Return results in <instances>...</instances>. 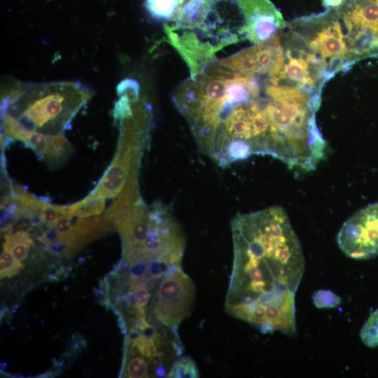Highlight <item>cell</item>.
Here are the masks:
<instances>
[{
    "label": "cell",
    "instance_id": "1",
    "mask_svg": "<svg viewBox=\"0 0 378 378\" xmlns=\"http://www.w3.org/2000/svg\"><path fill=\"white\" fill-rule=\"evenodd\" d=\"M234 259L225 309L263 333H296L295 294L305 261L284 209L270 206L232 220Z\"/></svg>",
    "mask_w": 378,
    "mask_h": 378
},
{
    "label": "cell",
    "instance_id": "2",
    "mask_svg": "<svg viewBox=\"0 0 378 378\" xmlns=\"http://www.w3.org/2000/svg\"><path fill=\"white\" fill-rule=\"evenodd\" d=\"M286 24L269 0H189L164 31L193 77L224 48L245 40L259 43Z\"/></svg>",
    "mask_w": 378,
    "mask_h": 378
},
{
    "label": "cell",
    "instance_id": "3",
    "mask_svg": "<svg viewBox=\"0 0 378 378\" xmlns=\"http://www.w3.org/2000/svg\"><path fill=\"white\" fill-rule=\"evenodd\" d=\"M92 95L76 82L24 84L4 99L3 114L11 115L27 130L59 134Z\"/></svg>",
    "mask_w": 378,
    "mask_h": 378
},
{
    "label": "cell",
    "instance_id": "4",
    "mask_svg": "<svg viewBox=\"0 0 378 378\" xmlns=\"http://www.w3.org/2000/svg\"><path fill=\"white\" fill-rule=\"evenodd\" d=\"M150 118V109L144 101H132L131 111L119 119L121 122L120 135L114 159L93 194L111 198L120 192L135 160L141 158Z\"/></svg>",
    "mask_w": 378,
    "mask_h": 378
},
{
    "label": "cell",
    "instance_id": "5",
    "mask_svg": "<svg viewBox=\"0 0 378 378\" xmlns=\"http://www.w3.org/2000/svg\"><path fill=\"white\" fill-rule=\"evenodd\" d=\"M337 9L297 20L294 23L308 30L295 32L303 40L308 52L314 53L324 64L328 79L348 65L349 47ZM305 50V49H304Z\"/></svg>",
    "mask_w": 378,
    "mask_h": 378
},
{
    "label": "cell",
    "instance_id": "6",
    "mask_svg": "<svg viewBox=\"0 0 378 378\" xmlns=\"http://www.w3.org/2000/svg\"><path fill=\"white\" fill-rule=\"evenodd\" d=\"M195 286L181 265L174 268L163 279L153 302V314L157 322L169 328L178 329L192 312Z\"/></svg>",
    "mask_w": 378,
    "mask_h": 378
},
{
    "label": "cell",
    "instance_id": "7",
    "mask_svg": "<svg viewBox=\"0 0 378 378\" xmlns=\"http://www.w3.org/2000/svg\"><path fill=\"white\" fill-rule=\"evenodd\" d=\"M341 251L348 257L366 260L378 255V202L355 212L337 236Z\"/></svg>",
    "mask_w": 378,
    "mask_h": 378
},
{
    "label": "cell",
    "instance_id": "8",
    "mask_svg": "<svg viewBox=\"0 0 378 378\" xmlns=\"http://www.w3.org/2000/svg\"><path fill=\"white\" fill-rule=\"evenodd\" d=\"M284 53L278 34L241 50L227 58L218 59L227 68L246 76L275 77L284 63Z\"/></svg>",
    "mask_w": 378,
    "mask_h": 378
},
{
    "label": "cell",
    "instance_id": "9",
    "mask_svg": "<svg viewBox=\"0 0 378 378\" xmlns=\"http://www.w3.org/2000/svg\"><path fill=\"white\" fill-rule=\"evenodd\" d=\"M282 69L274 78L269 79L273 85L298 87L311 94H321L314 90L317 82L326 81L322 72L307 59L304 49L288 48Z\"/></svg>",
    "mask_w": 378,
    "mask_h": 378
},
{
    "label": "cell",
    "instance_id": "10",
    "mask_svg": "<svg viewBox=\"0 0 378 378\" xmlns=\"http://www.w3.org/2000/svg\"><path fill=\"white\" fill-rule=\"evenodd\" d=\"M337 8L346 40L361 30L378 34V0H353Z\"/></svg>",
    "mask_w": 378,
    "mask_h": 378
},
{
    "label": "cell",
    "instance_id": "11",
    "mask_svg": "<svg viewBox=\"0 0 378 378\" xmlns=\"http://www.w3.org/2000/svg\"><path fill=\"white\" fill-rule=\"evenodd\" d=\"M74 231V239L70 245L66 246V253L71 256L88 242L104 234L108 230L111 218L105 214L100 216L82 219L78 216L71 217Z\"/></svg>",
    "mask_w": 378,
    "mask_h": 378
},
{
    "label": "cell",
    "instance_id": "12",
    "mask_svg": "<svg viewBox=\"0 0 378 378\" xmlns=\"http://www.w3.org/2000/svg\"><path fill=\"white\" fill-rule=\"evenodd\" d=\"M71 151L72 146L62 133L48 134V146L42 160L50 167H57L69 157Z\"/></svg>",
    "mask_w": 378,
    "mask_h": 378
},
{
    "label": "cell",
    "instance_id": "13",
    "mask_svg": "<svg viewBox=\"0 0 378 378\" xmlns=\"http://www.w3.org/2000/svg\"><path fill=\"white\" fill-rule=\"evenodd\" d=\"M189 0H146L145 7L154 18L170 21L175 19Z\"/></svg>",
    "mask_w": 378,
    "mask_h": 378
},
{
    "label": "cell",
    "instance_id": "14",
    "mask_svg": "<svg viewBox=\"0 0 378 378\" xmlns=\"http://www.w3.org/2000/svg\"><path fill=\"white\" fill-rule=\"evenodd\" d=\"M105 198L92 192L83 200L66 206L68 216L89 217L101 214L104 209Z\"/></svg>",
    "mask_w": 378,
    "mask_h": 378
},
{
    "label": "cell",
    "instance_id": "15",
    "mask_svg": "<svg viewBox=\"0 0 378 378\" xmlns=\"http://www.w3.org/2000/svg\"><path fill=\"white\" fill-rule=\"evenodd\" d=\"M148 360L136 352L134 350L127 348L124 368V377L131 378L148 377Z\"/></svg>",
    "mask_w": 378,
    "mask_h": 378
},
{
    "label": "cell",
    "instance_id": "16",
    "mask_svg": "<svg viewBox=\"0 0 378 378\" xmlns=\"http://www.w3.org/2000/svg\"><path fill=\"white\" fill-rule=\"evenodd\" d=\"M167 377L197 378L199 370L195 360L188 356L176 359L167 372Z\"/></svg>",
    "mask_w": 378,
    "mask_h": 378
},
{
    "label": "cell",
    "instance_id": "17",
    "mask_svg": "<svg viewBox=\"0 0 378 378\" xmlns=\"http://www.w3.org/2000/svg\"><path fill=\"white\" fill-rule=\"evenodd\" d=\"M361 341L368 347L378 346V308L374 311L360 329Z\"/></svg>",
    "mask_w": 378,
    "mask_h": 378
},
{
    "label": "cell",
    "instance_id": "18",
    "mask_svg": "<svg viewBox=\"0 0 378 378\" xmlns=\"http://www.w3.org/2000/svg\"><path fill=\"white\" fill-rule=\"evenodd\" d=\"M24 265L16 260L11 253L4 251L0 258L1 278L11 277L18 274Z\"/></svg>",
    "mask_w": 378,
    "mask_h": 378
},
{
    "label": "cell",
    "instance_id": "19",
    "mask_svg": "<svg viewBox=\"0 0 378 378\" xmlns=\"http://www.w3.org/2000/svg\"><path fill=\"white\" fill-rule=\"evenodd\" d=\"M22 141L31 147L36 155L43 159L48 146V134L28 130Z\"/></svg>",
    "mask_w": 378,
    "mask_h": 378
},
{
    "label": "cell",
    "instance_id": "20",
    "mask_svg": "<svg viewBox=\"0 0 378 378\" xmlns=\"http://www.w3.org/2000/svg\"><path fill=\"white\" fill-rule=\"evenodd\" d=\"M313 302L318 308H332L340 304L341 298L329 290H318L313 293Z\"/></svg>",
    "mask_w": 378,
    "mask_h": 378
},
{
    "label": "cell",
    "instance_id": "21",
    "mask_svg": "<svg viewBox=\"0 0 378 378\" xmlns=\"http://www.w3.org/2000/svg\"><path fill=\"white\" fill-rule=\"evenodd\" d=\"M55 225L58 233V242L70 245L74 239L71 217L61 214Z\"/></svg>",
    "mask_w": 378,
    "mask_h": 378
},
{
    "label": "cell",
    "instance_id": "22",
    "mask_svg": "<svg viewBox=\"0 0 378 378\" xmlns=\"http://www.w3.org/2000/svg\"><path fill=\"white\" fill-rule=\"evenodd\" d=\"M4 238L5 241L3 245L4 251L11 253L19 261L27 258L29 252L27 246L13 239L9 232L5 234Z\"/></svg>",
    "mask_w": 378,
    "mask_h": 378
},
{
    "label": "cell",
    "instance_id": "23",
    "mask_svg": "<svg viewBox=\"0 0 378 378\" xmlns=\"http://www.w3.org/2000/svg\"><path fill=\"white\" fill-rule=\"evenodd\" d=\"M345 0H322L323 5L326 8L339 7Z\"/></svg>",
    "mask_w": 378,
    "mask_h": 378
}]
</instances>
